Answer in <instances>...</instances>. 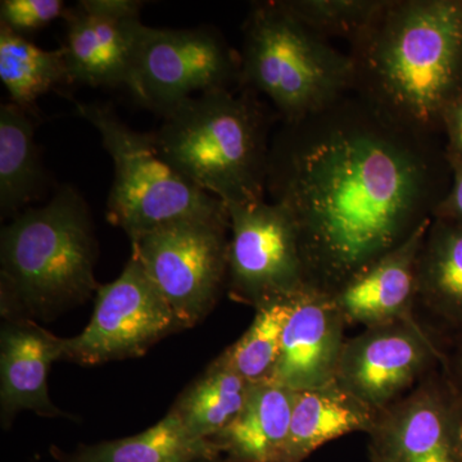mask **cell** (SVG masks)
I'll return each instance as SVG.
<instances>
[{
	"label": "cell",
	"instance_id": "cell-1",
	"mask_svg": "<svg viewBox=\"0 0 462 462\" xmlns=\"http://www.w3.org/2000/svg\"><path fill=\"white\" fill-rule=\"evenodd\" d=\"M451 181L442 138L413 132L351 91L282 124L266 194L296 225L310 287L333 294L433 220Z\"/></svg>",
	"mask_w": 462,
	"mask_h": 462
},
{
	"label": "cell",
	"instance_id": "cell-2",
	"mask_svg": "<svg viewBox=\"0 0 462 462\" xmlns=\"http://www.w3.org/2000/svg\"><path fill=\"white\" fill-rule=\"evenodd\" d=\"M349 45L352 93L442 138L443 116L462 93V0H387Z\"/></svg>",
	"mask_w": 462,
	"mask_h": 462
},
{
	"label": "cell",
	"instance_id": "cell-3",
	"mask_svg": "<svg viewBox=\"0 0 462 462\" xmlns=\"http://www.w3.org/2000/svg\"><path fill=\"white\" fill-rule=\"evenodd\" d=\"M98 242L90 209L71 185L21 212L0 234V307L5 320H51L97 293Z\"/></svg>",
	"mask_w": 462,
	"mask_h": 462
},
{
	"label": "cell",
	"instance_id": "cell-4",
	"mask_svg": "<svg viewBox=\"0 0 462 462\" xmlns=\"http://www.w3.org/2000/svg\"><path fill=\"white\" fill-rule=\"evenodd\" d=\"M258 98L239 88L182 100L152 133L158 151L226 206L264 200L272 118Z\"/></svg>",
	"mask_w": 462,
	"mask_h": 462
},
{
	"label": "cell",
	"instance_id": "cell-5",
	"mask_svg": "<svg viewBox=\"0 0 462 462\" xmlns=\"http://www.w3.org/2000/svg\"><path fill=\"white\" fill-rule=\"evenodd\" d=\"M354 67L284 0L254 3L243 25L240 88L272 103L282 123L318 114L351 93Z\"/></svg>",
	"mask_w": 462,
	"mask_h": 462
},
{
	"label": "cell",
	"instance_id": "cell-6",
	"mask_svg": "<svg viewBox=\"0 0 462 462\" xmlns=\"http://www.w3.org/2000/svg\"><path fill=\"white\" fill-rule=\"evenodd\" d=\"M79 114L99 133L115 166L107 199V220L130 242L181 220H227L220 199L185 178L158 151L152 134L135 132L114 109L100 103H78Z\"/></svg>",
	"mask_w": 462,
	"mask_h": 462
},
{
	"label": "cell",
	"instance_id": "cell-7",
	"mask_svg": "<svg viewBox=\"0 0 462 462\" xmlns=\"http://www.w3.org/2000/svg\"><path fill=\"white\" fill-rule=\"evenodd\" d=\"M230 220H181L132 243V254L179 324L189 329L214 310L227 285Z\"/></svg>",
	"mask_w": 462,
	"mask_h": 462
},
{
	"label": "cell",
	"instance_id": "cell-8",
	"mask_svg": "<svg viewBox=\"0 0 462 462\" xmlns=\"http://www.w3.org/2000/svg\"><path fill=\"white\" fill-rule=\"evenodd\" d=\"M240 88V54L214 27H147L129 90L139 103L163 115L182 100Z\"/></svg>",
	"mask_w": 462,
	"mask_h": 462
},
{
	"label": "cell",
	"instance_id": "cell-9",
	"mask_svg": "<svg viewBox=\"0 0 462 462\" xmlns=\"http://www.w3.org/2000/svg\"><path fill=\"white\" fill-rule=\"evenodd\" d=\"M230 296L254 310L285 302L309 287L296 225L266 199L227 205Z\"/></svg>",
	"mask_w": 462,
	"mask_h": 462
},
{
	"label": "cell",
	"instance_id": "cell-10",
	"mask_svg": "<svg viewBox=\"0 0 462 462\" xmlns=\"http://www.w3.org/2000/svg\"><path fill=\"white\" fill-rule=\"evenodd\" d=\"M181 330L171 307L132 254L116 281L99 285L88 327L74 338H63V360L99 365L141 357L161 339Z\"/></svg>",
	"mask_w": 462,
	"mask_h": 462
},
{
	"label": "cell",
	"instance_id": "cell-11",
	"mask_svg": "<svg viewBox=\"0 0 462 462\" xmlns=\"http://www.w3.org/2000/svg\"><path fill=\"white\" fill-rule=\"evenodd\" d=\"M446 356L418 319L367 328L346 340L336 382L379 413L445 366Z\"/></svg>",
	"mask_w": 462,
	"mask_h": 462
},
{
	"label": "cell",
	"instance_id": "cell-12",
	"mask_svg": "<svg viewBox=\"0 0 462 462\" xmlns=\"http://www.w3.org/2000/svg\"><path fill=\"white\" fill-rule=\"evenodd\" d=\"M462 391L445 366L376 415L374 462H462Z\"/></svg>",
	"mask_w": 462,
	"mask_h": 462
},
{
	"label": "cell",
	"instance_id": "cell-13",
	"mask_svg": "<svg viewBox=\"0 0 462 462\" xmlns=\"http://www.w3.org/2000/svg\"><path fill=\"white\" fill-rule=\"evenodd\" d=\"M142 7L136 0H80L66 9L62 48L69 83L129 89L148 27Z\"/></svg>",
	"mask_w": 462,
	"mask_h": 462
},
{
	"label": "cell",
	"instance_id": "cell-14",
	"mask_svg": "<svg viewBox=\"0 0 462 462\" xmlns=\"http://www.w3.org/2000/svg\"><path fill=\"white\" fill-rule=\"evenodd\" d=\"M346 321L333 296L306 287L293 298L272 382L293 392L336 382Z\"/></svg>",
	"mask_w": 462,
	"mask_h": 462
},
{
	"label": "cell",
	"instance_id": "cell-15",
	"mask_svg": "<svg viewBox=\"0 0 462 462\" xmlns=\"http://www.w3.org/2000/svg\"><path fill=\"white\" fill-rule=\"evenodd\" d=\"M431 221L331 294L346 325H363L367 329L416 320L419 254Z\"/></svg>",
	"mask_w": 462,
	"mask_h": 462
},
{
	"label": "cell",
	"instance_id": "cell-16",
	"mask_svg": "<svg viewBox=\"0 0 462 462\" xmlns=\"http://www.w3.org/2000/svg\"><path fill=\"white\" fill-rule=\"evenodd\" d=\"M65 342L32 320H5L0 333V419L8 428L21 411L45 418L65 412L51 402L48 375L63 360Z\"/></svg>",
	"mask_w": 462,
	"mask_h": 462
},
{
	"label": "cell",
	"instance_id": "cell-17",
	"mask_svg": "<svg viewBox=\"0 0 462 462\" xmlns=\"http://www.w3.org/2000/svg\"><path fill=\"white\" fill-rule=\"evenodd\" d=\"M438 338L449 331L462 336V226L433 218L418 260L415 315Z\"/></svg>",
	"mask_w": 462,
	"mask_h": 462
},
{
	"label": "cell",
	"instance_id": "cell-18",
	"mask_svg": "<svg viewBox=\"0 0 462 462\" xmlns=\"http://www.w3.org/2000/svg\"><path fill=\"white\" fill-rule=\"evenodd\" d=\"M296 392L273 382L249 387L238 416L212 442L231 462H281Z\"/></svg>",
	"mask_w": 462,
	"mask_h": 462
},
{
	"label": "cell",
	"instance_id": "cell-19",
	"mask_svg": "<svg viewBox=\"0 0 462 462\" xmlns=\"http://www.w3.org/2000/svg\"><path fill=\"white\" fill-rule=\"evenodd\" d=\"M376 415L337 382L296 392L281 462H302L330 440L356 431L369 433Z\"/></svg>",
	"mask_w": 462,
	"mask_h": 462
},
{
	"label": "cell",
	"instance_id": "cell-20",
	"mask_svg": "<svg viewBox=\"0 0 462 462\" xmlns=\"http://www.w3.org/2000/svg\"><path fill=\"white\" fill-rule=\"evenodd\" d=\"M35 127L25 109L0 107V215L14 218L41 197L47 176L33 139Z\"/></svg>",
	"mask_w": 462,
	"mask_h": 462
},
{
	"label": "cell",
	"instance_id": "cell-21",
	"mask_svg": "<svg viewBox=\"0 0 462 462\" xmlns=\"http://www.w3.org/2000/svg\"><path fill=\"white\" fill-rule=\"evenodd\" d=\"M215 452L220 451L212 440L191 436L170 410L143 433L79 447L65 462H189Z\"/></svg>",
	"mask_w": 462,
	"mask_h": 462
},
{
	"label": "cell",
	"instance_id": "cell-22",
	"mask_svg": "<svg viewBox=\"0 0 462 462\" xmlns=\"http://www.w3.org/2000/svg\"><path fill=\"white\" fill-rule=\"evenodd\" d=\"M249 387L242 376L215 360L182 392L171 411L191 436L211 440L238 416Z\"/></svg>",
	"mask_w": 462,
	"mask_h": 462
},
{
	"label": "cell",
	"instance_id": "cell-23",
	"mask_svg": "<svg viewBox=\"0 0 462 462\" xmlns=\"http://www.w3.org/2000/svg\"><path fill=\"white\" fill-rule=\"evenodd\" d=\"M0 80L11 103L29 109L36 100L60 84L69 83L65 51H45L0 26Z\"/></svg>",
	"mask_w": 462,
	"mask_h": 462
},
{
	"label": "cell",
	"instance_id": "cell-24",
	"mask_svg": "<svg viewBox=\"0 0 462 462\" xmlns=\"http://www.w3.org/2000/svg\"><path fill=\"white\" fill-rule=\"evenodd\" d=\"M291 309L293 298L256 310L251 327L216 361L249 384L272 382L281 355L282 330Z\"/></svg>",
	"mask_w": 462,
	"mask_h": 462
},
{
	"label": "cell",
	"instance_id": "cell-25",
	"mask_svg": "<svg viewBox=\"0 0 462 462\" xmlns=\"http://www.w3.org/2000/svg\"><path fill=\"white\" fill-rule=\"evenodd\" d=\"M287 7L321 38L354 42L370 26L387 0H284Z\"/></svg>",
	"mask_w": 462,
	"mask_h": 462
},
{
	"label": "cell",
	"instance_id": "cell-26",
	"mask_svg": "<svg viewBox=\"0 0 462 462\" xmlns=\"http://www.w3.org/2000/svg\"><path fill=\"white\" fill-rule=\"evenodd\" d=\"M66 9L62 0H2L0 26L26 36L63 17Z\"/></svg>",
	"mask_w": 462,
	"mask_h": 462
},
{
	"label": "cell",
	"instance_id": "cell-27",
	"mask_svg": "<svg viewBox=\"0 0 462 462\" xmlns=\"http://www.w3.org/2000/svg\"><path fill=\"white\" fill-rule=\"evenodd\" d=\"M442 141L449 163L462 162V93L443 116Z\"/></svg>",
	"mask_w": 462,
	"mask_h": 462
},
{
	"label": "cell",
	"instance_id": "cell-28",
	"mask_svg": "<svg viewBox=\"0 0 462 462\" xmlns=\"http://www.w3.org/2000/svg\"><path fill=\"white\" fill-rule=\"evenodd\" d=\"M452 181L448 193L434 212L436 220L462 226V162L449 163Z\"/></svg>",
	"mask_w": 462,
	"mask_h": 462
},
{
	"label": "cell",
	"instance_id": "cell-29",
	"mask_svg": "<svg viewBox=\"0 0 462 462\" xmlns=\"http://www.w3.org/2000/svg\"><path fill=\"white\" fill-rule=\"evenodd\" d=\"M445 369L462 391V336L455 339L454 351L447 354Z\"/></svg>",
	"mask_w": 462,
	"mask_h": 462
},
{
	"label": "cell",
	"instance_id": "cell-30",
	"mask_svg": "<svg viewBox=\"0 0 462 462\" xmlns=\"http://www.w3.org/2000/svg\"><path fill=\"white\" fill-rule=\"evenodd\" d=\"M189 462H231L229 458L225 457L221 452H215V454H209L200 456V457L194 458Z\"/></svg>",
	"mask_w": 462,
	"mask_h": 462
},
{
	"label": "cell",
	"instance_id": "cell-31",
	"mask_svg": "<svg viewBox=\"0 0 462 462\" xmlns=\"http://www.w3.org/2000/svg\"><path fill=\"white\" fill-rule=\"evenodd\" d=\"M460 446H461V451H462V418H461V424H460Z\"/></svg>",
	"mask_w": 462,
	"mask_h": 462
}]
</instances>
